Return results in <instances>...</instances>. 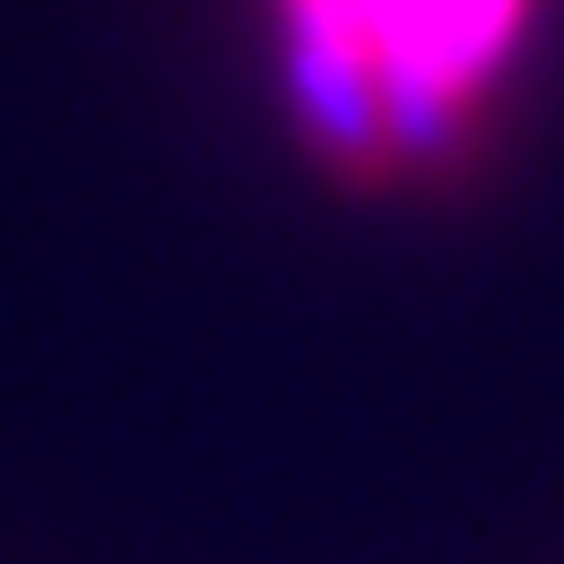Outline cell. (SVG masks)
I'll list each match as a JSON object with an SVG mask.
<instances>
[{"mask_svg": "<svg viewBox=\"0 0 564 564\" xmlns=\"http://www.w3.org/2000/svg\"><path fill=\"white\" fill-rule=\"evenodd\" d=\"M512 26L521 0H295L304 78L322 113L356 140H373L382 122L434 131L443 105L487 78Z\"/></svg>", "mask_w": 564, "mask_h": 564, "instance_id": "6da1fadb", "label": "cell"}]
</instances>
